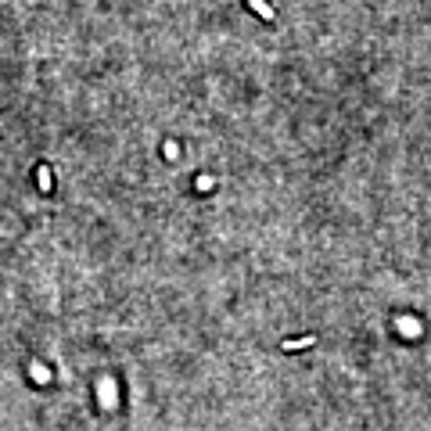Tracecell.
<instances>
[{
    "mask_svg": "<svg viewBox=\"0 0 431 431\" xmlns=\"http://www.w3.org/2000/svg\"><path fill=\"white\" fill-rule=\"evenodd\" d=\"M305 345H313V338H298V342H287L284 349H305Z\"/></svg>",
    "mask_w": 431,
    "mask_h": 431,
    "instance_id": "7a4b0ae2",
    "label": "cell"
},
{
    "mask_svg": "<svg viewBox=\"0 0 431 431\" xmlns=\"http://www.w3.org/2000/svg\"><path fill=\"white\" fill-rule=\"evenodd\" d=\"M248 4H252V7L259 11V14H263L266 22H273V7H270V4H263V0H248Z\"/></svg>",
    "mask_w": 431,
    "mask_h": 431,
    "instance_id": "6da1fadb",
    "label": "cell"
}]
</instances>
